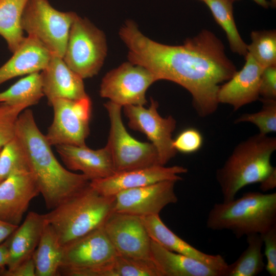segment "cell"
I'll return each instance as SVG.
<instances>
[{
	"mask_svg": "<svg viewBox=\"0 0 276 276\" xmlns=\"http://www.w3.org/2000/svg\"><path fill=\"white\" fill-rule=\"evenodd\" d=\"M156 81L149 70L129 61L104 76L99 93L101 97L121 107L144 106L147 103L146 91Z\"/></svg>",
	"mask_w": 276,
	"mask_h": 276,
	"instance_id": "11",
	"label": "cell"
},
{
	"mask_svg": "<svg viewBox=\"0 0 276 276\" xmlns=\"http://www.w3.org/2000/svg\"><path fill=\"white\" fill-rule=\"evenodd\" d=\"M270 5L272 7H275L276 6V0H270Z\"/></svg>",
	"mask_w": 276,
	"mask_h": 276,
	"instance_id": "42",
	"label": "cell"
},
{
	"mask_svg": "<svg viewBox=\"0 0 276 276\" xmlns=\"http://www.w3.org/2000/svg\"><path fill=\"white\" fill-rule=\"evenodd\" d=\"M30 171L27 157L18 139L15 136L0 152V183L11 173Z\"/></svg>",
	"mask_w": 276,
	"mask_h": 276,
	"instance_id": "31",
	"label": "cell"
},
{
	"mask_svg": "<svg viewBox=\"0 0 276 276\" xmlns=\"http://www.w3.org/2000/svg\"><path fill=\"white\" fill-rule=\"evenodd\" d=\"M202 144L203 137L200 132L194 128H188L173 139L172 146L177 152L191 154L199 150Z\"/></svg>",
	"mask_w": 276,
	"mask_h": 276,
	"instance_id": "34",
	"label": "cell"
},
{
	"mask_svg": "<svg viewBox=\"0 0 276 276\" xmlns=\"http://www.w3.org/2000/svg\"><path fill=\"white\" fill-rule=\"evenodd\" d=\"M151 239L165 248L197 260L224 276L228 264L220 255L205 253L196 248L170 230L159 215L141 217Z\"/></svg>",
	"mask_w": 276,
	"mask_h": 276,
	"instance_id": "18",
	"label": "cell"
},
{
	"mask_svg": "<svg viewBox=\"0 0 276 276\" xmlns=\"http://www.w3.org/2000/svg\"><path fill=\"white\" fill-rule=\"evenodd\" d=\"M250 37L248 53L263 69L276 65V31H254Z\"/></svg>",
	"mask_w": 276,
	"mask_h": 276,
	"instance_id": "30",
	"label": "cell"
},
{
	"mask_svg": "<svg viewBox=\"0 0 276 276\" xmlns=\"http://www.w3.org/2000/svg\"><path fill=\"white\" fill-rule=\"evenodd\" d=\"M13 56L0 67V85L13 78L42 71L52 54L36 38L28 35Z\"/></svg>",
	"mask_w": 276,
	"mask_h": 276,
	"instance_id": "21",
	"label": "cell"
},
{
	"mask_svg": "<svg viewBox=\"0 0 276 276\" xmlns=\"http://www.w3.org/2000/svg\"><path fill=\"white\" fill-rule=\"evenodd\" d=\"M27 108L21 104L0 103V150L15 136L18 117Z\"/></svg>",
	"mask_w": 276,
	"mask_h": 276,
	"instance_id": "33",
	"label": "cell"
},
{
	"mask_svg": "<svg viewBox=\"0 0 276 276\" xmlns=\"http://www.w3.org/2000/svg\"><path fill=\"white\" fill-rule=\"evenodd\" d=\"M50 105L53 107L54 116L45 135L49 143L55 146L85 145L91 114L89 97L56 99Z\"/></svg>",
	"mask_w": 276,
	"mask_h": 276,
	"instance_id": "10",
	"label": "cell"
},
{
	"mask_svg": "<svg viewBox=\"0 0 276 276\" xmlns=\"http://www.w3.org/2000/svg\"><path fill=\"white\" fill-rule=\"evenodd\" d=\"M176 182L165 180L121 191L114 195L113 212L140 217L159 215L166 206L177 202Z\"/></svg>",
	"mask_w": 276,
	"mask_h": 276,
	"instance_id": "13",
	"label": "cell"
},
{
	"mask_svg": "<svg viewBox=\"0 0 276 276\" xmlns=\"http://www.w3.org/2000/svg\"><path fill=\"white\" fill-rule=\"evenodd\" d=\"M158 106V103L151 99L148 108L131 105L123 109L129 127L147 136L157 150L159 164L165 166L177 153L172 146V133L176 121L171 115L162 117L157 111Z\"/></svg>",
	"mask_w": 276,
	"mask_h": 276,
	"instance_id": "12",
	"label": "cell"
},
{
	"mask_svg": "<svg viewBox=\"0 0 276 276\" xmlns=\"http://www.w3.org/2000/svg\"><path fill=\"white\" fill-rule=\"evenodd\" d=\"M119 35L128 49L129 61L149 70L156 81L169 80L186 89L199 117L217 110L220 84L230 79L237 70L213 32L204 30L182 45H170L148 38L128 20Z\"/></svg>",
	"mask_w": 276,
	"mask_h": 276,
	"instance_id": "1",
	"label": "cell"
},
{
	"mask_svg": "<svg viewBox=\"0 0 276 276\" xmlns=\"http://www.w3.org/2000/svg\"><path fill=\"white\" fill-rule=\"evenodd\" d=\"M104 106L110 124L105 147L111 156L115 172L160 165L154 145L137 141L126 130L122 118V107L110 101Z\"/></svg>",
	"mask_w": 276,
	"mask_h": 276,
	"instance_id": "8",
	"label": "cell"
},
{
	"mask_svg": "<svg viewBox=\"0 0 276 276\" xmlns=\"http://www.w3.org/2000/svg\"><path fill=\"white\" fill-rule=\"evenodd\" d=\"M187 172L183 166L155 165L116 172L108 177L91 180L89 184L101 195L112 196L124 190L163 181L181 180L180 175Z\"/></svg>",
	"mask_w": 276,
	"mask_h": 276,
	"instance_id": "15",
	"label": "cell"
},
{
	"mask_svg": "<svg viewBox=\"0 0 276 276\" xmlns=\"http://www.w3.org/2000/svg\"><path fill=\"white\" fill-rule=\"evenodd\" d=\"M77 15L56 9L48 0H28L21 25L24 31L36 38L51 54L63 58L70 28Z\"/></svg>",
	"mask_w": 276,
	"mask_h": 276,
	"instance_id": "6",
	"label": "cell"
},
{
	"mask_svg": "<svg viewBox=\"0 0 276 276\" xmlns=\"http://www.w3.org/2000/svg\"><path fill=\"white\" fill-rule=\"evenodd\" d=\"M40 194L30 171L11 173L0 183V218L19 225L31 201Z\"/></svg>",
	"mask_w": 276,
	"mask_h": 276,
	"instance_id": "16",
	"label": "cell"
},
{
	"mask_svg": "<svg viewBox=\"0 0 276 276\" xmlns=\"http://www.w3.org/2000/svg\"><path fill=\"white\" fill-rule=\"evenodd\" d=\"M63 256V246L51 225L46 223L33 254L36 276L59 274Z\"/></svg>",
	"mask_w": 276,
	"mask_h": 276,
	"instance_id": "24",
	"label": "cell"
},
{
	"mask_svg": "<svg viewBox=\"0 0 276 276\" xmlns=\"http://www.w3.org/2000/svg\"><path fill=\"white\" fill-rule=\"evenodd\" d=\"M1 149L0 150V152H1Z\"/></svg>",
	"mask_w": 276,
	"mask_h": 276,
	"instance_id": "45",
	"label": "cell"
},
{
	"mask_svg": "<svg viewBox=\"0 0 276 276\" xmlns=\"http://www.w3.org/2000/svg\"><path fill=\"white\" fill-rule=\"evenodd\" d=\"M56 150L66 168L80 171L90 181L108 177L116 172L106 147L92 149L86 144L81 146L58 145Z\"/></svg>",
	"mask_w": 276,
	"mask_h": 276,
	"instance_id": "20",
	"label": "cell"
},
{
	"mask_svg": "<svg viewBox=\"0 0 276 276\" xmlns=\"http://www.w3.org/2000/svg\"><path fill=\"white\" fill-rule=\"evenodd\" d=\"M40 73L49 105L56 99L77 100L88 96L83 79L67 65L62 57L52 54L47 66Z\"/></svg>",
	"mask_w": 276,
	"mask_h": 276,
	"instance_id": "19",
	"label": "cell"
},
{
	"mask_svg": "<svg viewBox=\"0 0 276 276\" xmlns=\"http://www.w3.org/2000/svg\"><path fill=\"white\" fill-rule=\"evenodd\" d=\"M16 136L24 148L30 171L48 209L56 207L89 184L87 176L71 172L58 162L31 110L27 108L20 114Z\"/></svg>",
	"mask_w": 276,
	"mask_h": 276,
	"instance_id": "2",
	"label": "cell"
},
{
	"mask_svg": "<svg viewBox=\"0 0 276 276\" xmlns=\"http://www.w3.org/2000/svg\"><path fill=\"white\" fill-rule=\"evenodd\" d=\"M262 103L261 109L253 113H245L235 121V124L248 122L256 126L259 133L268 135L276 131V100L259 98Z\"/></svg>",
	"mask_w": 276,
	"mask_h": 276,
	"instance_id": "32",
	"label": "cell"
},
{
	"mask_svg": "<svg viewBox=\"0 0 276 276\" xmlns=\"http://www.w3.org/2000/svg\"><path fill=\"white\" fill-rule=\"evenodd\" d=\"M3 276H36L35 266L33 258L19 264L12 269H7L0 274Z\"/></svg>",
	"mask_w": 276,
	"mask_h": 276,
	"instance_id": "37",
	"label": "cell"
},
{
	"mask_svg": "<svg viewBox=\"0 0 276 276\" xmlns=\"http://www.w3.org/2000/svg\"><path fill=\"white\" fill-rule=\"evenodd\" d=\"M259 96L264 99L276 100V65L263 70L260 82Z\"/></svg>",
	"mask_w": 276,
	"mask_h": 276,
	"instance_id": "36",
	"label": "cell"
},
{
	"mask_svg": "<svg viewBox=\"0 0 276 276\" xmlns=\"http://www.w3.org/2000/svg\"><path fill=\"white\" fill-rule=\"evenodd\" d=\"M100 276H160L150 258H137L118 254L100 272Z\"/></svg>",
	"mask_w": 276,
	"mask_h": 276,
	"instance_id": "29",
	"label": "cell"
},
{
	"mask_svg": "<svg viewBox=\"0 0 276 276\" xmlns=\"http://www.w3.org/2000/svg\"><path fill=\"white\" fill-rule=\"evenodd\" d=\"M276 150V138L260 133L235 147L216 172L223 201L234 199L244 187L260 182L275 168L271 157Z\"/></svg>",
	"mask_w": 276,
	"mask_h": 276,
	"instance_id": "3",
	"label": "cell"
},
{
	"mask_svg": "<svg viewBox=\"0 0 276 276\" xmlns=\"http://www.w3.org/2000/svg\"><path fill=\"white\" fill-rule=\"evenodd\" d=\"M28 0H0V35L13 53L25 37L21 25L22 13Z\"/></svg>",
	"mask_w": 276,
	"mask_h": 276,
	"instance_id": "25",
	"label": "cell"
},
{
	"mask_svg": "<svg viewBox=\"0 0 276 276\" xmlns=\"http://www.w3.org/2000/svg\"><path fill=\"white\" fill-rule=\"evenodd\" d=\"M213 231H230L239 239L262 234L276 225V193L247 192L239 198L214 204L206 219Z\"/></svg>",
	"mask_w": 276,
	"mask_h": 276,
	"instance_id": "5",
	"label": "cell"
},
{
	"mask_svg": "<svg viewBox=\"0 0 276 276\" xmlns=\"http://www.w3.org/2000/svg\"><path fill=\"white\" fill-rule=\"evenodd\" d=\"M107 53L104 33L87 19L78 15L69 32L63 59L83 79L97 75Z\"/></svg>",
	"mask_w": 276,
	"mask_h": 276,
	"instance_id": "7",
	"label": "cell"
},
{
	"mask_svg": "<svg viewBox=\"0 0 276 276\" xmlns=\"http://www.w3.org/2000/svg\"><path fill=\"white\" fill-rule=\"evenodd\" d=\"M103 228L118 254L150 258L151 239L140 217L113 212Z\"/></svg>",
	"mask_w": 276,
	"mask_h": 276,
	"instance_id": "14",
	"label": "cell"
},
{
	"mask_svg": "<svg viewBox=\"0 0 276 276\" xmlns=\"http://www.w3.org/2000/svg\"><path fill=\"white\" fill-rule=\"evenodd\" d=\"M117 254L102 226L63 246L59 273L92 276L111 263Z\"/></svg>",
	"mask_w": 276,
	"mask_h": 276,
	"instance_id": "9",
	"label": "cell"
},
{
	"mask_svg": "<svg viewBox=\"0 0 276 276\" xmlns=\"http://www.w3.org/2000/svg\"><path fill=\"white\" fill-rule=\"evenodd\" d=\"M47 223L43 214L30 212L7 240V269H12L32 257Z\"/></svg>",
	"mask_w": 276,
	"mask_h": 276,
	"instance_id": "22",
	"label": "cell"
},
{
	"mask_svg": "<svg viewBox=\"0 0 276 276\" xmlns=\"http://www.w3.org/2000/svg\"><path fill=\"white\" fill-rule=\"evenodd\" d=\"M44 96L39 72L20 79L7 89L0 93V103L21 104L27 107L37 104Z\"/></svg>",
	"mask_w": 276,
	"mask_h": 276,
	"instance_id": "28",
	"label": "cell"
},
{
	"mask_svg": "<svg viewBox=\"0 0 276 276\" xmlns=\"http://www.w3.org/2000/svg\"><path fill=\"white\" fill-rule=\"evenodd\" d=\"M260 183V189L263 192L274 189L276 187V168Z\"/></svg>",
	"mask_w": 276,
	"mask_h": 276,
	"instance_id": "38",
	"label": "cell"
},
{
	"mask_svg": "<svg viewBox=\"0 0 276 276\" xmlns=\"http://www.w3.org/2000/svg\"><path fill=\"white\" fill-rule=\"evenodd\" d=\"M257 4L260 6L264 8H267L269 6V3L266 0H252Z\"/></svg>",
	"mask_w": 276,
	"mask_h": 276,
	"instance_id": "41",
	"label": "cell"
},
{
	"mask_svg": "<svg viewBox=\"0 0 276 276\" xmlns=\"http://www.w3.org/2000/svg\"><path fill=\"white\" fill-rule=\"evenodd\" d=\"M199 1H201L202 2H204L205 0H199Z\"/></svg>",
	"mask_w": 276,
	"mask_h": 276,
	"instance_id": "44",
	"label": "cell"
},
{
	"mask_svg": "<svg viewBox=\"0 0 276 276\" xmlns=\"http://www.w3.org/2000/svg\"><path fill=\"white\" fill-rule=\"evenodd\" d=\"M229 1H231L232 2H234L235 1H239V0H229Z\"/></svg>",
	"mask_w": 276,
	"mask_h": 276,
	"instance_id": "43",
	"label": "cell"
},
{
	"mask_svg": "<svg viewBox=\"0 0 276 276\" xmlns=\"http://www.w3.org/2000/svg\"><path fill=\"white\" fill-rule=\"evenodd\" d=\"M266 258L265 269L271 276L276 275V225L261 235Z\"/></svg>",
	"mask_w": 276,
	"mask_h": 276,
	"instance_id": "35",
	"label": "cell"
},
{
	"mask_svg": "<svg viewBox=\"0 0 276 276\" xmlns=\"http://www.w3.org/2000/svg\"><path fill=\"white\" fill-rule=\"evenodd\" d=\"M246 241L247 248L234 263L228 264L224 276H256L265 269L261 235H248Z\"/></svg>",
	"mask_w": 276,
	"mask_h": 276,
	"instance_id": "26",
	"label": "cell"
},
{
	"mask_svg": "<svg viewBox=\"0 0 276 276\" xmlns=\"http://www.w3.org/2000/svg\"><path fill=\"white\" fill-rule=\"evenodd\" d=\"M244 57L242 69L220 85L217 93L218 103L231 105L234 111L260 98V82L264 69L249 53Z\"/></svg>",
	"mask_w": 276,
	"mask_h": 276,
	"instance_id": "17",
	"label": "cell"
},
{
	"mask_svg": "<svg viewBox=\"0 0 276 276\" xmlns=\"http://www.w3.org/2000/svg\"><path fill=\"white\" fill-rule=\"evenodd\" d=\"M150 258L160 276H220L197 260L169 250L151 240Z\"/></svg>",
	"mask_w": 276,
	"mask_h": 276,
	"instance_id": "23",
	"label": "cell"
},
{
	"mask_svg": "<svg viewBox=\"0 0 276 276\" xmlns=\"http://www.w3.org/2000/svg\"><path fill=\"white\" fill-rule=\"evenodd\" d=\"M203 2L225 32L232 51L245 57L248 53L247 44L237 28L233 14V2L229 0H205Z\"/></svg>",
	"mask_w": 276,
	"mask_h": 276,
	"instance_id": "27",
	"label": "cell"
},
{
	"mask_svg": "<svg viewBox=\"0 0 276 276\" xmlns=\"http://www.w3.org/2000/svg\"><path fill=\"white\" fill-rule=\"evenodd\" d=\"M9 259V251L7 241L0 244V274L7 266Z\"/></svg>",
	"mask_w": 276,
	"mask_h": 276,
	"instance_id": "40",
	"label": "cell"
},
{
	"mask_svg": "<svg viewBox=\"0 0 276 276\" xmlns=\"http://www.w3.org/2000/svg\"><path fill=\"white\" fill-rule=\"evenodd\" d=\"M114 198L101 195L89 183L43 215L64 246L102 226L113 212Z\"/></svg>",
	"mask_w": 276,
	"mask_h": 276,
	"instance_id": "4",
	"label": "cell"
},
{
	"mask_svg": "<svg viewBox=\"0 0 276 276\" xmlns=\"http://www.w3.org/2000/svg\"><path fill=\"white\" fill-rule=\"evenodd\" d=\"M18 226L6 222L0 218V244L9 237Z\"/></svg>",
	"mask_w": 276,
	"mask_h": 276,
	"instance_id": "39",
	"label": "cell"
}]
</instances>
